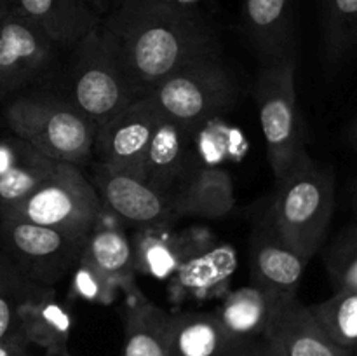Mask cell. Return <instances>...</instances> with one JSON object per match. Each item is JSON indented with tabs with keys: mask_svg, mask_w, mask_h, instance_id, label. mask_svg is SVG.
I'll return each mask as SVG.
<instances>
[{
	"mask_svg": "<svg viewBox=\"0 0 357 356\" xmlns=\"http://www.w3.org/2000/svg\"><path fill=\"white\" fill-rule=\"evenodd\" d=\"M24 149H26V142L20 140L17 136L0 140V177H3L21 159Z\"/></svg>",
	"mask_w": 357,
	"mask_h": 356,
	"instance_id": "cell-31",
	"label": "cell"
},
{
	"mask_svg": "<svg viewBox=\"0 0 357 356\" xmlns=\"http://www.w3.org/2000/svg\"><path fill=\"white\" fill-rule=\"evenodd\" d=\"M103 213L105 208L93 181L87 180L79 166L59 163L44 184L0 218L7 216L87 237Z\"/></svg>",
	"mask_w": 357,
	"mask_h": 356,
	"instance_id": "cell-7",
	"label": "cell"
},
{
	"mask_svg": "<svg viewBox=\"0 0 357 356\" xmlns=\"http://www.w3.org/2000/svg\"><path fill=\"white\" fill-rule=\"evenodd\" d=\"M236 251L230 246H192L185 241L174 285L188 293L209 292L236 269Z\"/></svg>",
	"mask_w": 357,
	"mask_h": 356,
	"instance_id": "cell-23",
	"label": "cell"
},
{
	"mask_svg": "<svg viewBox=\"0 0 357 356\" xmlns=\"http://www.w3.org/2000/svg\"><path fill=\"white\" fill-rule=\"evenodd\" d=\"M160 114L195 129L234 105L237 84L222 52L201 56L178 68L149 93Z\"/></svg>",
	"mask_w": 357,
	"mask_h": 356,
	"instance_id": "cell-5",
	"label": "cell"
},
{
	"mask_svg": "<svg viewBox=\"0 0 357 356\" xmlns=\"http://www.w3.org/2000/svg\"><path fill=\"white\" fill-rule=\"evenodd\" d=\"M309 262L293 251L275 229L268 208L255 216L250 236L251 283L284 299H295Z\"/></svg>",
	"mask_w": 357,
	"mask_h": 356,
	"instance_id": "cell-12",
	"label": "cell"
},
{
	"mask_svg": "<svg viewBox=\"0 0 357 356\" xmlns=\"http://www.w3.org/2000/svg\"><path fill=\"white\" fill-rule=\"evenodd\" d=\"M335 292H357V223L342 230L324 251Z\"/></svg>",
	"mask_w": 357,
	"mask_h": 356,
	"instance_id": "cell-29",
	"label": "cell"
},
{
	"mask_svg": "<svg viewBox=\"0 0 357 356\" xmlns=\"http://www.w3.org/2000/svg\"><path fill=\"white\" fill-rule=\"evenodd\" d=\"M178 216L222 218L236 205L234 184L220 168L197 163L169 195Z\"/></svg>",
	"mask_w": 357,
	"mask_h": 356,
	"instance_id": "cell-18",
	"label": "cell"
},
{
	"mask_svg": "<svg viewBox=\"0 0 357 356\" xmlns=\"http://www.w3.org/2000/svg\"><path fill=\"white\" fill-rule=\"evenodd\" d=\"M241 21L261 63L296 58L293 0H243Z\"/></svg>",
	"mask_w": 357,
	"mask_h": 356,
	"instance_id": "cell-14",
	"label": "cell"
},
{
	"mask_svg": "<svg viewBox=\"0 0 357 356\" xmlns=\"http://www.w3.org/2000/svg\"><path fill=\"white\" fill-rule=\"evenodd\" d=\"M93 178L103 208L122 222L136 227H169L180 220L171 199L143 178L114 171L100 163L94 164Z\"/></svg>",
	"mask_w": 357,
	"mask_h": 356,
	"instance_id": "cell-10",
	"label": "cell"
},
{
	"mask_svg": "<svg viewBox=\"0 0 357 356\" xmlns=\"http://www.w3.org/2000/svg\"><path fill=\"white\" fill-rule=\"evenodd\" d=\"M173 2L178 3V6L188 7V9H199V6H202L208 0H173Z\"/></svg>",
	"mask_w": 357,
	"mask_h": 356,
	"instance_id": "cell-35",
	"label": "cell"
},
{
	"mask_svg": "<svg viewBox=\"0 0 357 356\" xmlns=\"http://www.w3.org/2000/svg\"><path fill=\"white\" fill-rule=\"evenodd\" d=\"M101 27L143 94L192 59L220 52L218 37L201 10L173 0H121L101 17Z\"/></svg>",
	"mask_w": 357,
	"mask_h": 356,
	"instance_id": "cell-1",
	"label": "cell"
},
{
	"mask_svg": "<svg viewBox=\"0 0 357 356\" xmlns=\"http://www.w3.org/2000/svg\"><path fill=\"white\" fill-rule=\"evenodd\" d=\"M352 208H354L356 220H357V184H356V187H354V194H352Z\"/></svg>",
	"mask_w": 357,
	"mask_h": 356,
	"instance_id": "cell-38",
	"label": "cell"
},
{
	"mask_svg": "<svg viewBox=\"0 0 357 356\" xmlns=\"http://www.w3.org/2000/svg\"><path fill=\"white\" fill-rule=\"evenodd\" d=\"M14 9L37 24L56 47L73 49L101 23L87 0H14Z\"/></svg>",
	"mask_w": 357,
	"mask_h": 356,
	"instance_id": "cell-17",
	"label": "cell"
},
{
	"mask_svg": "<svg viewBox=\"0 0 357 356\" xmlns=\"http://www.w3.org/2000/svg\"><path fill=\"white\" fill-rule=\"evenodd\" d=\"M162 114L149 94L96 128L93 156L114 171L143 178V163Z\"/></svg>",
	"mask_w": 357,
	"mask_h": 356,
	"instance_id": "cell-9",
	"label": "cell"
},
{
	"mask_svg": "<svg viewBox=\"0 0 357 356\" xmlns=\"http://www.w3.org/2000/svg\"><path fill=\"white\" fill-rule=\"evenodd\" d=\"M21 330L31 346L44 349L45 356L70 355L72 314L52 288L42 286L21 311Z\"/></svg>",
	"mask_w": 357,
	"mask_h": 356,
	"instance_id": "cell-19",
	"label": "cell"
},
{
	"mask_svg": "<svg viewBox=\"0 0 357 356\" xmlns=\"http://www.w3.org/2000/svg\"><path fill=\"white\" fill-rule=\"evenodd\" d=\"M87 2H89V6L93 7V9L96 10L101 17H103V16H107V14L110 13V10L114 9V7L117 6L121 0H87Z\"/></svg>",
	"mask_w": 357,
	"mask_h": 356,
	"instance_id": "cell-34",
	"label": "cell"
},
{
	"mask_svg": "<svg viewBox=\"0 0 357 356\" xmlns=\"http://www.w3.org/2000/svg\"><path fill=\"white\" fill-rule=\"evenodd\" d=\"M73 290L77 295L84 300H89L94 304H110L114 300L115 288L114 285L101 278L96 271L89 267V265L79 262L75 269H73Z\"/></svg>",
	"mask_w": 357,
	"mask_h": 356,
	"instance_id": "cell-30",
	"label": "cell"
},
{
	"mask_svg": "<svg viewBox=\"0 0 357 356\" xmlns=\"http://www.w3.org/2000/svg\"><path fill=\"white\" fill-rule=\"evenodd\" d=\"M296 58L261 63L255 82L260 126L275 180L307 157L295 89Z\"/></svg>",
	"mask_w": 357,
	"mask_h": 356,
	"instance_id": "cell-6",
	"label": "cell"
},
{
	"mask_svg": "<svg viewBox=\"0 0 357 356\" xmlns=\"http://www.w3.org/2000/svg\"><path fill=\"white\" fill-rule=\"evenodd\" d=\"M194 129L160 117L143 163V180L169 198L199 163L190 143Z\"/></svg>",
	"mask_w": 357,
	"mask_h": 356,
	"instance_id": "cell-15",
	"label": "cell"
},
{
	"mask_svg": "<svg viewBox=\"0 0 357 356\" xmlns=\"http://www.w3.org/2000/svg\"><path fill=\"white\" fill-rule=\"evenodd\" d=\"M86 239L23 220L0 218V251L24 278L47 288L79 265Z\"/></svg>",
	"mask_w": 357,
	"mask_h": 356,
	"instance_id": "cell-8",
	"label": "cell"
},
{
	"mask_svg": "<svg viewBox=\"0 0 357 356\" xmlns=\"http://www.w3.org/2000/svg\"><path fill=\"white\" fill-rule=\"evenodd\" d=\"M289 300L291 299L275 295L251 283L227 293L213 313L225 332L229 344H234L251 339H264L268 325Z\"/></svg>",
	"mask_w": 357,
	"mask_h": 356,
	"instance_id": "cell-16",
	"label": "cell"
},
{
	"mask_svg": "<svg viewBox=\"0 0 357 356\" xmlns=\"http://www.w3.org/2000/svg\"><path fill=\"white\" fill-rule=\"evenodd\" d=\"M323 45L328 65L344 63L357 49V0H323Z\"/></svg>",
	"mask_w": 357,
	"mask_h": 356,
	"instance_id": "cell-25",
	"label": "cell"
},
{
	"mask_svg": "<svg viewBox=\"0 0 357 356\" xmlns=\"http://www.w3.org/2000/svg\"><path fill=\"white\" fill-rule=\"evenodd\" d=\"M80 262L89 265L115 288L135 290L132 279L136 276L135 255L131 239L115 223H105L103 216L89 232Z\"/></svg>",
	"mask_w": 357,
	"mask_h": 356,
	"instance_id": "cell-20",
	"label": "cell"
},
{
	"mask_svg": "<svg viewBox=\"0 0 357 356\" xmlns=\"http://www.w3.org/2000/svg\"><path fill=\"white\" fill-rule=\"evenodd\" d=\"M51 38L17 9L0 20V101L40 75L52 58Z\"/></svg>",
	"mask_w": 357,
	"mask_h": 356,
	"instance_id": "cell-11",
	"label": "cell"
},
{
	"mask_svg": "<svg viewBox=\"0 0 357 356\" xmlns=\"http://www.w3.org/2000/svg\"><path fill=\"white\" fill-rule=\"evenodd\" d=\"M30 342L23 330L0 341V356H30Z\"/></svg>",
	"mask_w": 357,
	"mask_h": 356,
	"instance_id": "cell-33",
	"label": "cell"
},
{
	"mask_svg": "<svg viewBox=\"0 0 357 356\" xmlns=\"http://www.w3.org/2000/svg\"><path fill=\"white\" fill-rule=\"evenodd\" d=\"M58 161L44 157L26 143L21 159L0 177V215L30 195L40 184L54 173Z\"/></svg>",
	"mask_w": 357,
	"mask_h": 356,
	"instance_id": "cell-26",
	"label": "cell"
},
{
	"mask_svg": "<svg viewBox=\"0 0 357 356\" xmlns=\"http://www.w3.org/2000/svg\"><path fill=\"white\" fill-rule=\"evenodd\" d=\"M223 356H275L264 339H251V341L234 342L227 348Z\"/></svg>",
	"mask_w": 357,
	"mask_h": 356,
	"instance_id": "cell-32",
	"label": "cell"
},
{
	"mask_svg": "<svg viewBox=\"0 0 357 356\" xmlns=\"http://www.w3.org/2000/svg\"><path fill=\"white\" fill-rule=\"evenodd\" d=\"M264 341L275 356H352L338 346L314 316L310 306L296 299L284 304L268 325Z\"/></svg>",
	"mask_w": 357,
	"mask_h": 356,
	"instance_id": "cell-13",
	"label": "cell"
},
{
	"mask_svg": "<svg viewBox=\"0 0 357 356\" xmlns=\"http://www.w3.org/2000/svg\"><path fill=\"white\" fill-rule=\"evenodd\" d=\"M72 101L96 128L145 94L136 87L103 27H96L73 47Z\"/></svg>",
	"mask_w": 357,
	"mask_h": 356,
	"instance_id": "cell-4",
	"label": "cell"
},
{
	"mask_svg": "<svg viewBox=\"0 0 357 356\" xmlns=\"http://www.w3.org/2000/svg\"><path fill=\"white\" fill-rule=\"evenodd\" d=\"M6 122L14 136L52 161L82 168L94 157L96 124L70 100L54 94L20 96L6 108Z\"/></svg>",
	"mask_w": 357,
	"mask_h": 356,
	"instance_id": "cell-3",
	"label": "cell"
},
{
	"mask_svg": "<svg viewBox=\"0 0 357 356\" xmlns=\"http://www.w3.org/2000/svg\"><path fill=\"white\" fill-rule=\"evenodd\" d=\"M354 353H357V351H354Z\"/></svg>",
	"mask_w": 357,
	"mask_h": 356,
	"instance_id": "cell-39",
	"label": "cell"
},
{
	"mask_svg": "<svg viewBox=\"0 0 357 356\" xmlns=\"http://www.w3.org/2000/svg\"><path fill=\"white\" fill-rule=\"evenodd\" d=\"M351 142H352V145H354V149L357 152V119L354 121V124H352V129H351Z\"/></svg>",
	"mask_w": 357,
	"mask_h": 356,
	"instance_id": "cell-37",
	"label": "cell"
},
{
	"mask_svg": "<svg viewBox=\"0 0 357 356\" xmlns=\"http://www.w3.org/2000/svg\"><path fill=\"white\" fill-rule=\"evenodd\" d=\"M40 288L0 251V341L21 330V311Z\"/></svg>",
	"mask_w": 357,
	"mask_h": 356,
	"instance_id": "cell-27",
	"label": "cell"
},
{
	"mask_svg": "<svg viewBox=\"0 0 357 356\" xmlns=\"http://www.w3.org/2000/svg\"><path fill=\"white\" fill-rule=\"evenodd\" d=\"M131 239L136 272L157 279L173 278L185 250V237L174 236L169 227H138Z\"/></svg>",
	"mask_w": 357,
	"mask_h": 356,
	"instance_id": "cell-24",
	"label": "cell"
},
{
	"mask_svg": "<svg viewBox=\"0 0 357 356\" xmlns=\"http://www.w3.org/2000/svg\"><path fill=\"white\" fill-rule=\"evenodd\" d=\"M167 311L136 293L126 311L121 356H167Z\"/></svg>",
	"mask_w": 357,
	"mask_h": 356,
	"instance_id": "cell-22",
	"label": "cell"
},
{
	"mask_svg": "<svg viewBox=\"0 0 357 356\" xmlns=\"http://www.w3.org/2000/svg\"><path fill=\"white\" fill-rule=\"evenodd\" d=\"M229 346L213 311L167 313V356H223Z\"/></svg>",
	"mask_w": 357,
	"mask_h": 356,
	"instance_id": "cell-21",
	"label": "cell"
},
{
	"mask_svg": "<svg viewBox=\"0 0 357 356\" xmlns=\"http://www.w3.org/2000/svg\"><path fill=\"white\" fill-rule=\"evenodd\" d=\"M267 208L282 241L310 262L323 246L333 216V171L310 156L303 157L275 180L274 198Z\"/></svg>",
	"mask_w": 357,
	"mask_h": 356,
	"instance_id": "cell-2",
	"label": "cell"
},
{
	"mask_svg": "<svg viewBox=\"0 0 357 356\" xmlns=\"http://www.w3.org/2000/svg\"><path fill=\"white\" fill-rule=\"evenodd\" d=\"M14 7V0H0V20L6 13H9Z\"/></svg>",
	"mask_w": 357,
	"mask_h": 356,
	"instance_id": "cell-36",
	"label": "cell"
},
{
	"mask_svg": "<svg viewBox=\"0 0 357 356\" xmlns=\"http://www.w3.org/2000/svg\"><path fill=\"white\" fill-rule=\"evenodd\" d=\"M310 309L338 346L357 351V292H335Z\"/></svg>",
	"mask_w": 357,
	"mask_h": 356,
	"instance_id": "cell-28",
	"label": "cell"
}]
</instances>
